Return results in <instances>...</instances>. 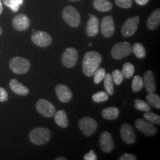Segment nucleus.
Segmentation results:
<instances>
[{"label":"nucleus","instance_id":"obj_25","mask_svg":"<svg viewBox=\"0 0 160 160\" xmlns=\"http://www.w3.org/2000/svg\"><path fill=\"white\" fill-rule=\"evenodd\" d=\"M146 99L152 107L157 109L160 108V97L159 95L156 94L154 93H148Z\"/></svg>","mask_w":160,"mask_h":160},{"label":"nucleus","instance_id":"obj_22","mask_svg":"<svg viewBox=\"0 0 160 160\" xmlns=\"http://www.w3.org/2000/svg\"><path fill=\"white\" fill-rule=\"evenodd\" d=\"M119 110L117 108L110 107L102 110V116L104 119L108 120H115L119 117Z\"/></svg>","mask_w":160,"mask_h":160},{"label":"nucleus","instance_id":"obj_8","mask_svg":"<svg viewBox=\"0 0 160 160\" xmlns=\"http://www.w3.org/2000/svg\"><path fill=\"white\" fill-rule=\"evenodd\" d=\"M36 108L40 114L45 117H52L54 116L56 113L54 105L48 100L44 99L38 100L36 104Z\"/></svg>","mask_w":160,"mask_h":160},{"label":"nucleus","instance_id":"obj_36","mask_svg":"<svg viewBox=\"0 0 160 160\" xmlns=\"http://www.w3.org/2000/svg\"><path fill=\"white\" fill-rule=\"evenodd\" d=\"M8 99V94L6 90L3 88H0V102H5Z\"/></svg>","mask_w":160,"mask_h":160},{"label":"nucleus","instance_id":"obj_18","mask_svg":"<svg viewBox=\"0 0 160 160\" xmlns=\"http://www.w3.org/2000/svg\"><path fill=\"white\" fill-rule=\"evenodd\" d=\"M144 86L148 93H154L156 91V82L153 73L151 71H146L143 78Z\"/></svg>","mask_w":160,"mask_h":160},{"label":"nucleus","instance_id":"obj_14","mask_svg":"<svg viewBox=\"0 0 160 160\" xmlns=\"http://www.w3.org/2000/svg\"><path fill=\"white\" fill-rule=\"evenodd\" d=\"M122 139L126 144H133L136 142V135L133 128L129 124H123L120 128Z\"/></svg>","mask_w":160,"mask_h":160},{"label":"nucleus","instance_id":"obj_37","mask_svg":"<svg viewBox=\"0 0 160 160\" xmlns=\"http://www.w3.org/2000/svg\"><path fill=\"white\" fill-rule=\"evenodd\" d=\"M83 159L85 160H97V155L95 154L93 151H90L88 153H86V154L84 156Z\"/></svg>","mask_w":160,"mask_h":160},{"label":"nucleus","instance_id":"obj_15","mask_svg":"<svg viewBox=\"0 0 160 160\" xmlns=\"http://www.w3.org/2000/svg\"><path fill=\"white\" fill-rule=\"evenodd\" d=\"M55 91L58 99L62 102H69L71 100L72 97H73V93H72L69 88L64 85H58L57 86H56Z\"/></svg>","mask_w":160,"mask_h":160},{"label":"nucleus","instance_id":"obj_20","mask_svg":"<svg viewBox=\"0 0 160 160\" xmlns=\"http://www.w3.org/2000/svg\"><path fill=\"white\" fill-rule=\"evenodd\" d=\"M160 24V10L156 9L150 15L147 22V27L149 30L153 31L159 28Z\"/></svg>","mask_w":160,"mask_h":160},{"label":"nucleus","instance_id":"obj_12","mask_svg":"<svg viewBox=\"0 0 160 160\" xmlns=\"http://www.w3.org/2000/svg\"><path fill=\"white\" fill-rule=\"evenodd\" d=\"M115 31L114 22L111 16H106L102 20L101 31L105 38H110L113 36Z\"/></svg>","mask_w":160,"mask_h":160},{"label":"nucleus","instance_id":"obj_23","mask_svg":"<svg viewBox=\"0 0 160 160\" xmlns=\"http://www.w3.org/2000/svg\"><path fill=\"white\" fill-rule=\"evenodd\" d=\"M93 4L94 8L101 12L110 11L113 7L109 0H94Z\"/></svg>","mask_w":160,"mask_h":160},{"label":"nucleus","instance_id":"obj_35","mask_svg":"<svg viewBox=\"0 0 160 160\" xmlns=\"http://www.w3.org/2000/svg\"><path fill=\"white\" fill-rule=\"evenodd\" d=\"M115 3L119 8L128 9L131 8L133 0H115Z\"/></svg>","mask_w":160,"mask_h":160},{"label":"nucleus","instance_id":"obj_29","mask_svg":"<svg viewBox=\"0 0 160 160\" xmlns=\"http://www.w3.org/2000/svg\"><path fill=\"white\" fill-rule=\"evenodd\" d=\"M105 70L102 68H98L93 73V82L95 84H99L105 77Z\"/></svg>","mask_w":160,"mask_h":160},{"label":"nucleus","instance_id":"obj_10","mask_svg":"<svg viewBox=\"0 0 160 160\" xmlns=\"http://www.w3.org/2000/svg\"><path fill=\"white\" fill-rule=\"evenodd\" d=\"M31 40L36 45L45 48L51 45L52 38L48 33L44 31H36L31 36Z\"/></svg>","mask_w":160,"mask_h":160},{"label":"nucleus","instance_id":"obj_27","mask_svg":"<svg viewBox=\"0 0 160 160\" xmlns=\"http://www.w3.org/2000/svg\"><path fill=\"white\" fill-rule=\"evenodd\" d=\"M135 68L133 65H132L131 62H126L124 64L123 68H122V73L123 77L126 78V79H130L133 77L134 74Z\"/></svg>","mask_w":160,"mask_h":160},{"label":"nucleus","instance_id":"obj_43","mask_svg":"<svg viewBox=\"0 0 160 160\" xmlns=\"http://www.w3.org/2000/svg\"><path fill=\"white\" fill-rule=\"evenodd\" d=\"M2 28L0 27V35L2 34Z\"/></svg>","mask_w":160,"mask_h":160},{"label":"nucleus","instance_id":"obj_28","mask_svg":"<svg viewBox=\"0 0 160 160\" xmlns=\"http://www.w3.org/2000/svg\"><path fill=\"white\" fill-rule=\"evenodd\" d=\"M144 87L143 79L139 76H135L133 77V81H132V91L135 93H137L139 91H141Z\"/></svg>","mask_w":160,"mask_h":160},{"label":"nucleus","instance_id":"obj_44","mask_svg":"<svg viewBox=\"0 0 160 160\" xmlns=\"http://www.w3.org/2000/svg\"><path fill=\"white\" fill-rule=\"evenodd\" d=\"M70 1H72V2H78V1H80V0H70Z\"/></svg>","mask_w":160,"mask_h":160},{"label":"nucleus","instance_id":"obj_41","mask_svg":"<svg viewBox=\"0 0 160 160\" xmlns=\"http://www.w3.org/2000/svg\"><path fill=\"white\" fill-rule=\"evenodd\" d=\"M16 2H17L19 4V5H21L23 3V0H16Z\"/></svg>","mask_w":160,"mask_h":160},{"label":"nucleus","instance_id":"obj_40","mask_svg":"<svg viewBox=\"0 0 160 160\" xmlns=\"http://www.w3.org/2000/svg\"><path fill=\"white\" fill-rule=\"evenodd\" d=\"M3 8H2V0H0V14L2 13Z\"/></svg>","mask_w":160,"mask_h":160},{"label":"nucleus","instance_id":"obj_9","mask_svg":"<svg viewBox=\"0 0 160 160\" xmlns=\"http://www.w3.org/2000/svg\"><path fill=\"white\" fill-rule=\"evenodd\" d=\"M78 60V52L73 48H69L65 50L62 57V62L67 68L74 67Z\"/></svg>","mask_w":160,"mask_h":160},{"label":"nucleus","instance_id":"obj_39","mask_svg":"<svg viewBox=\"0 0 160 160\" xmlns=\"http://www.w3.org/2000/svg\"><path fill=\"white\" fill-rule=\"evenodd\" d=\"M135 2L139 5H145L148 3L149 0H135Z\"/></svg>","mask_w":160,"mask_h":160},{"label":"nucleus","instance_id":"obj_16","mask_svg":"<svg viewBox=\"0 0 160 160\" xmlns=\"http://www.w3.org/2000/svg\"><path fill=\"white\" fill-rule=\"evenodd\" d=\"M30 19L25 14H19L13 18V26L18 31H25L30 27Z\"/></svg>","mask_w":160,"mask_h":160},{"label":"nucleus","instance_id":"obj_26","mask_svg":"<svg viewBox=\"0 0 160 160\" xmlns=\"http://www.w3.org/2000/svg\"><path fill=\"white\" fill-rule=\"evenodd\" d=\"M132 51H133L136 57L139 59H143L146 56V51L141 43H135L132 47Z\"/></svg>","mask_w":160,"mask_h":160},{"label":"nucleus","instance_id":"obj_2","mask_svg":"<svg viewBox=\"0 0 160 160\" xmlns=\"http://www.w3.org/2000/svg\"><path fill=\"white\" fill-rule=\"evenodd\" d=\"M51 137V131L46 128H36L31 130L29 133L30 140L36 145H45L49 141Z\"/></svg>","mask_w":160,"mask_h":160},{"label":"nucleus","instance_id":"obj_21","mask_svg":"<svg viewBox=\"0 0 160 160\" xmlns=\"http://www.w3.org/2000/svg\"><path fill=\"white\" fill-rule=\"evenodd\" d=\"M54 119L56 123L62 128H65L68 125V120L67 114L63 110H59L57 113H55Z\"/></svg>","mask_w":160,"mask_h":160},{"label":"nucleus","instance_id":"obj_32","mask_svg":"<svg viewBox=\"0 0 160 160\" xmlns=\"http://www.w3.org/2000/svg\"><path fill=\"white\" fill-rule=\"evenodd\" d=\"M108 96L106 92L100 91L92 96V99L95 102H102L108 99Z\"/></svg>","mask_w":160,"mask_h":160},{"label":"nucleus","instance_id":"obj_5","mask_svg":"<svg viewBox=\"0 0 160 160\" xmlns=\"http://www.w3.org/2000/svg\"><path fill=\"white\" fill-rule=\"evenodd\" d=\"M132 47L131 44L127 42L117 43L112 48L111 56L115 59H122L126 57H128L132 53Z\"/></svg>","mask_w":160,"mask_h":160},{"label":"nucleus","instance_id":"obj_11","mask_svg":"<svg viewBox=\"0 0 160 160\" xmlns=\"http://www.w3.org/2000/svg\"><path fill=\"white\" fill-rule=\"evenodd\" d=\"M135 125L138 130H139L142 133H143L146 136H148V137H153L157 132V128L153 125V124L147 121L146 119H138L136 121Z\"/></svg>","mask_w":160,"mask_h":160},{"label":"nucleus","instance_id":"obj_3","mask_svg":"<svg viewBox=\"0 0 160 160\" xmlns=\"http://www.w3.org/2000/svg\"><path fill=\"white\" fill-rule=\"evenodd\" d=\"M10 68L16 74H25L31 68V62L25 58L17 57L12 58L9 63Z\"/></svg>","mask_w":160,"mask_h":160},{"label":"nucleus","instance_id":"obj_30","mask_svg":"<svg viewBox=\"0 0 160 160\" xmlns=\"http://www.w3.org/2000/svg\"><path fill=\"white\" fill-rule=\"evenodd\" d=\"M144 117L147 121L153 124H157V125H160V117L158 114H156L154 113L148 111L144 113Z\"/></svg>","mask_w":160,"mask_h":160},{"label":"nucleus","instance_id":"obj_13","mask_svg":"<svg viewBox=\"0 0 160 160\" xmlns=\"http://www.w3.org/2000/svg\"><path fill=\"white\" fill-rule=\"evenodd\" d=\"M99 145L102 151L105 153H110L114 148V142L111 133L105 131L102 133L99 138Z\"/></svg>","mask_w":160,"mask_h":160},{"label":"nucleus","instance_id":"obj_19","mask_svg":"<svg viewBox=\"0 0 160 160\" xmlns=\"http://www.w3.org/2000/svg\"><path fill=\"white\" fill-rule=\"evenodd\" d=\"M9 86L11 88V91L13 93H15L16 94L20 96H27L29 93L28 88L15 79H12L10 82Z\"/></svg>","mask_w":160,"mask_h":160},{"label":"nucleus","instance_id":"obj_38","mask_svg":"<svg viewBox=\"0 0 160 160\" xmlns=\"http://www.w3.org/2000/svg\"><path fill=\"white\" fill-rule=\"evenodd\" d=\"M119 160H137V157L131 153H125L119 158Z\"/></svg>","mask_w":160,"mask_h":160},{"label":"nucleus","instance_id":"obj_42","mask_svg":"<svg viewBox=\"0 0 160 160\" xmlns=\"http://www.w3.org/2000/svg\"><path fill=\"white\" fill-rule=\"evenodd\" d=\"M56 160H67V159L64 157H59V158H57Z\"/></svg>","mask_w":160,"mask_h":160},{"label":"nucleus","instance_id":"obj_31","mask_svg":"<svg viewBox=\"0 0 160 160\" xmlns=\"http://www.w3.org/2000/svg\"><path fill=\"white\" fill-rule=\"evenodd\" d=\"M135 108L140 111L148 112L151 111V106L141 99H135Z\"/></svg>","mask_w":160,"mask_h":160},{"label":"nucleus","instance_id":"obj_34","mask_svg":"<svg viewBox=\"0 0 160 160\" xmlns=\"http://www.w3.org/2000/svg\"><path fill=\"white\" fill-rule=\"evenodd\" d=\"M3 3L7 7L10 8L12 10V11L17 12L19 11V5L16 2V0H3Z\"/></svg>","mask_w":160,"mask_h":160},{"label":"nucleus","instance_id":"obj_33","mask_svg":"<svg viewBox=\"0 0 160 160\" xmlns=\"http://www.w3.org/2000/svg\"><path fill=\"white\" fill-rule=\"evenodd\" d=\"M111 77L112 79H113V83H115L117 85H121L124 79L122 73L119 70H115V71H113V73H111Z\"/></svg>","mask_w":160,"mask_h":160},{"label":"nucleus","instance_id":"obj_17","mask_svg":"<svg viewBox=\"0 0 160 160\" xmlns=\"http://www.w3.org/2000/svg\"><path fill=\"white\" fill-rule=\"evenodd\" d=\"M99 19L94 15L90 14L89 19L86 28V33L88 37H94L99 32Z\"/></svg>","mask_w":160,"mask_h":160},{"label":"nucleus","instance_id":"obj_4","mask_svg":"<svg viewBox=\"0 0 160 160\" xmlns=\"http://www.w3.org/2000/svg\"><path fill=\"white\" fill-rule=\"evenodd\" d=\"M62 17L66 23L73 28H77L80 25V14L73 6H67L63 10Z\"/></svg>","mask_w":160,"mask_h":160},{"label":"nucleus","instance_id":"obj_24","mask_svg":"<svg viewBox=\"0 0 160 160\" xmlns=\"http://www.w3.org/2000/svg\"><path fill=\"white\" fill-rule=\"evenodd\" d=\"M104 87L107 93L110 96L114 93V87H113V82L112 79L111 74L106 73L105 77L104 78Z\"/></svg>","mask_w":160,"mask_h":160},{"label":"nucleus","instance_id":"obj_7","mask_svg":"<svg viewBox=\"0 0 160 160\" xmlns=\"http://www.w3.org/2000/svg\"><path fill=\"white\" fill-rule=\"evenodd\" d=\"M139 23V17L136 16L128 19L122 27V34L125 37H130L133 36L137 31Z\"/></svg>","mask_w":160,"mask_h":160},{"label":"nucleus","instance_id":"obj_1","mask_svg":"<svg viewBox=\"0 0 160 160\" xmlns=\"http://www.w3.org/2000/svg\"><path fill=\"white\" fill-rule=\"evenodd\" d=\"M102 62V56L97 51L86 53L82 60V71L87 77H92Z\"/></svg>","mask_w":160,"mask_h":160},{"label":"nucleus","instance_id":"obj_6","mask_svg":"<svg viewBox=\"0 0 160 160\" xmlns=\"http://www.w3.org/2000/svg\"><path fill=\"white\" fill-rule=\"evenodd\" d=\"M79 128L86 137H91L97 129V122L95 119L90 117H85L79 120Z\"/></svg>","mask_w":160,"mask_h":160}]
</instances>
